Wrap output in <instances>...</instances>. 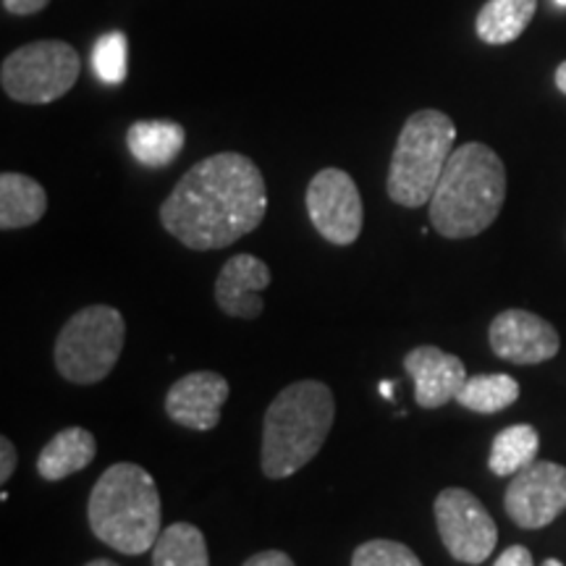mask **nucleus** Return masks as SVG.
I'll return each mask as SVG.
<instances>
[{
  "label": "nucleus",
  "mask_w": 566,
  "mask_h": 566,
  "mask_svg": "<svg viewBox=\"0 0 566 566\" xmlns=\"http://www.w3.org/2000/svg\"><path fill=\"white\" fill-rule=\"evenodd\" d=\"M265 179L242 153H218L197 163L160 205V223L184 247L223 250L263 223Z\"/></svg>",
  "instance_id": "1"
},
{
  "label": "nucleus",
  "mask_w": 566,
  "mask_h": 566,
  "mask_svg": "<svg viewBox=\"0 0 566 566\" xmlns=\"http://www.w3.org/2000/svg\"><path fill=\"white\" fill-rule=\"evenodd\" d=\"M506 200L504 160L483 142L451 153L433 197L430 223L446 239H470L493 226Z\"/></svg>",
  "instance_id": "2"
},
{
  "label": "nucleus",
  "mask_w": 566,
  "mask_h": 566,
  "mask_svg": "<svg viewBox=\"0 0 566 566\" xmlns=\"http://www.w3.org/2000/svg\"><path fill=\"white\" fill-rule=\"evenodd\" d=\"M334 391L321 380H296L275 396L263 422L260 464L271 480L292 478L313 462L334 428Z\"/></svg>",
  "instance_id": "3"
},
{
  "label": "nucleus",
  "mask_w": 566,
  "mask_h": 566,
  "mask_svg": "<svg viewBox=\"0 0 566 566\" xmlns=\"http://www.w3.org/2000/svg\"><path fill=\"white\" fill-rule=\"evenodd\" d=\"M160 516L158 485L139 464L108 467L90 493L87 520L92 533L124 556L153 551L163 533Z\"/></svg>",
  "instance_id": "4"
},
{
  "label": "nucleus",
  "mask_w": 566,
  "mask_h": 566,
  "mask_svg": "<svg viewBox=\"0 0 566 566\" xmlns=\"http://www.w3.org/2000/svg\"><path fill=\"white\" fill-rule=\"evenodd\" d=\"M457 126L441 111H417L401 126L391 166H388V197L401 208H422L433 197L446 163L454 153Z\"/></svg>",
  "instance_id": "5"
},
{
  "label": "nucleus",
  "mask_w": 566,
  "mask_h": 566,
  "mask_svg": "<svg viewBox=\"0 0 566 566\" xmlns=\"http://www.w3.org/2000/svg\"><path fill=\"white\" fill-rule=\"evenodd\" d=\"M124 338V315L111 304H90L61 328L53 349L55 367L69 384H101L122 357Z\"/></svg>",
  "instance_id": "6"
},
{
  "label": "nucleus",
  "mask_w": 566,
  "mask_h": 566,
  "mask_svg": "<svg viewBox=\"0 0 566 566\" xmlns=\"http://www.w3.org/2000/svg\"><path fill=\"white\" fill-rule=\"evenodd\" d=\"M80 53L63 40H38L21 45L3 61L0 84L11 101L45 105L59 101L80 80Z\"/></svg>",
  "instance_id": "7"
},
{
  "label": "nucleus",
  "mask_w": 566,
  "mask_h": 566,
  "mask_svg": "<svg viewBox=\"0 0 566 566\" xmlns=\"http://www.w3.org/2000/svg\"><path fill=\"white\" fill-rule=\"evenodd\" d=\"M433 509L438 535L457 562L483 564L493 554L499 527L478 495L464 488H443Z\"/></svg>",
  "instance_id": "8"
},
{
  "label": "nucleus",
  "mask_w": 566,
  "mask_h": 566,
  "mask_svg": "<svg viewBox=\"0 0 566 566\" xmlns=\"http://www.w3.org/2000/svg\"><path fill=\"white\" fill-rule=\"evenodd\" d=\"M307 212L325 242L349 247L363 233V197L354 179L342 168H323L307 187Z\"/></svg>",
  "instance_id": "9"
},
{
  "label": "nucleus",
  "mask_w": 566,
  "mask_h": 566,
  "mask_svg": "<svg viewBox=\"0 0 566 566\" xmlns=\"http://www.w3.org/2000/svg\"><path fill=\"white\" fill-rule=\"evenodd\" d=\"M504 506L516 527H548L558 514L566 512V467L533 462L520 470L506 488Z\"/></svg>",
  "instance_id": "10"
},
{
  "label": "nucleus",
  "mask_w": 566,
  "mask_h": 566,
  "mask_svg": "<svg viewBox=\"0 0 566 566\" xmlns=\"http://www.w3.org/2000/svg\"><path fill=\"white\" fill-rule=\"evenodd\" d=\"M488 338L495 357L514 365L548 363L562 349V338L554 325L527 310H504L495 315Z\"/></svg>",
  "instance_id": "11"
},
{
  "label": "nucleus",
  "mask_w": 566,
  "mask_h": 566,
  "mask_svg": "<svg viewBox=\"0 0 566 566\" xmlns=\"http://www.w3.org/2000/svg\"><path fill=\"white\" fill-rule=\"evenodd\" d=\"M229 399V380L218 373H189L168 388L166 415L189 430H212L221 422V409Z\"/></svg>",
  "instance_id": "12"
},
{
  "label": "nucleus",
  "mask_w": 566,
  "mask_h": 566,
  "mask_svg": "<svg viewBox=\"0 0 566 566\" xmlns=\"http://www.w3.org/2000/svg\"><path fill=\"white\" fill-rule=\"evenodd\" d=\"M405 370L412 375L415 401L422 409H441L449 401H457L467 384L462 359L438 346H415L412 352H407Z\"/></svg>",
  "instance_id": "13"
},
{
  "label": "nucleus",
  "mask_w": 566,
  "mask_h": 566,
  "mask_svg": "<svg viewBox=\"0 0 566 566\" xmlns=\"http://www.w3.org/2000/svg\"><path fill=\"white\" fill-rule=\"evenodd\" d=\"M268 286H271V268L254 254H237L218 273L216 304L229 317L254 321L265 310L260 292H265Z\"/></svg>",
  "instance_id": "14"
},
{
  "label": "nucleus",
  "mask_w": 566,
  "mask_h": 566,
  "mask_svg": "<svg viewBox=\"0 0 566 566\" xmlns=\"http://www.w3.org/2000/svg\"><path fill=\"white\" fill-rule=\"evenodd\" d=\"M97 454V441L90 430L84 428H66L55 433L51 441L42 446L38 457V472L48 483H59V480L82 472L84 467L92 464Z\"/></svg>",
  "instance_id": "15"
},
{
  "label": "nucleus",
  "mask_w": 566,
  "mask_h": 566,
  "mask_svg": "<svg viewBox=\"0 0 566 566\" xmlns=\"http://www.w3.org/2000/svg\"><path fill=\"white\" fill-rule=\"evenodd\" d=\"M48 195L40 181L24 174L0 176V229L17 231L34 226L45 216Z\"/></svg>",
  "instance_id": "16"
},
{
  "label": "nucleus",
  "mask_w": 566,
  "mask_h": 566,
  "mask_svg": "<svg viewBox=\"0 0 566 566\" xmlns=\"http://www.w3.org/2000/svg\"><path fill=\"white\" fill-rule=\"evenodd\" d=\"M184 126L176 122H137L126 132L132 158L145 168H166L184 150Z\"/></svg>",
  "instance_id": "17"
},
{
  "label": "nucleus",
  "mask_w": 566,
  "mask_h": 566,
  "mask_svg": "<svg viewBox=\"0 0 566 566\" xmlns=\"http://www.w3.org/2000/svg\"><path fill=\"white\" fill-rule=\"evenodd\" d=\"M537 11V0H488L480 9L475 30L478 38L488 45H506L514 42Z\"/></svg>",
  "instance_id": "18"
},
{
  "label": "nucleus",
  "mask_w": 566,
  "mask_h": 566,
  "mask_svg": "<svg viewBox=\"0 0 566 566\" xmlns=\"http://www.w3.org/2000/svg\"><path fill=\"white\" fill-rule=\"evenodd\" d=\"M537 449H541V436L533 424H509L493 438L488 467L493 475L514 478L516 472L537 462Z\"/></svg>",
  "instance_id": "19"
},
{
  "label": "nucleus",
  "mask_w": 566,
  "mask_h": 566,
  "mask_svg": "<svg viewBox=\"0 0 566 566\" xmlns=\"http://www.w3.org/2000/svg\"><path fill=\"white\" fill-rule=\"evenodd\" d=\"M153 566H210L205 535L189 522L166 527L153 546Z\"/></svg>",
  "instance_id": "20"
},
{
  "label": "nucleus",
  "mask_w": 566,
  "mask_h": 566,
  "mask_svg": "<svg viewBox=\"0 0 566 566\" xmlns=\"http://www.w3.org/2000/svg\"><path fill=\"white\" fill-rule=\"evenodd\" d=\"M516 399H520V384L512 375L491 373L467 378V384L457 396V405L478 415H495L512 407Z\"/></svg>",
  "instance_id": "21"
},
{
  "label": "nucleus",
  "mask_w": 566,
  "mask_h": 566,
  "mask_svg": "<svg viewBox=\"0 0 566 566\" xmlns=\"http://www.w3.org/2000/svg\"><path fill=\"white\" fill-rule=\"evenodd\" d=\"M92 69L103 84H122L129 71V42L124 32H108L92 48Z\"/></svg>",
  "instance_id": "22"
},
{
  "label": "nucleus",
  "mask_w": 566,
  "mask_h": 566,
  "mask_svg": "<svg viewBox=\"0 0 566 566\" xmlns=\"http://www.w3.org/2000/svg\"><path fill=\"white\" fill-rule=\"evenodd\" d=\"M352 566H422V562L405 543L378 537V541H367L354 551Z\"/></svg>",
  "instance_id": "23"
},
{
  "label": "nucleus",
  "mask_w": 566,
  "mask_h": 566,
  "mask_svg": "<svg viewBox=\"0 0 566 566\" xmlns=\"http://www.w3.org/2000/svg\"><path fill=\"white\" fill-rule=\"evenodd\" d=\"M17 446H13L9 438H0V483H9L13 472H17Z\"/></svg>",
  "instance_id": "24"
},
{
  "label": "nucleus",
  "mask_w": 566,
  "mask_h": 566,
  "mask_svg": "<svg viewBox=\"0 0 566 566\" xmlns=\"http://www.w3.org/2000/svg\"><path fill=\"white\" fill-rule=\"evenodd\" d=\"M242 566H296V564L292 562V556H286L283 551H260V554L247 558Z\"/></svg>",
  "instance_id": "25"
},
{
  "label": "nucleus",
  "mask_w": 566,
  "mask_h": 566,
  "mask_svg": "<svg viewBox=\"0 0 566 566\" xmlns=\"http://www.w3.org/2000/svg\"><path fill=\"white\" fill-rule=\"evenodd\" d=\"M493 566H535V562H533V554H530L525 546H512L495 558Z\"/></svg>",
  "instance_id": "26"
},
{
  "label": "nucleus",
  "mask_w": 566,
  "mask_h": 566,
  "mask_svg": "<svg viewBox=\"0 0 566 566\" xmlns=\"http://www.w3.org/2000/svg\"><path fill=\"white\" fill-rule=\"evenodd\" d=\"M51 0H3V9L13 13V17H32L40 13Z\"/></svg>",
  "instance_id": "27"
},
{
  "label": "nucleus",
  "mask_w": 566,
  "mask_h": 566,
  "mask_svg": "<svg viewBox=\"0 0 566 566\" xmlns=\"http://www.w3.org/2000/svg\"><path fill=\"white\" fill-rule=\"evenodd\" d=\"M556 87H558V92H564L566 95V61L556 69Z\"/></svg>",
  "instance_id": "28"
},
{
  "label": "nucleus",
  "mask_w": 566,
  "mask_h": 566,
  "mask_svg": "<svg viewBox=\"0 0 566 566\" xmlns=\"http://www.w3.org/2000/svg\"><path fill=\"white\" fill-rule=\"evenodd\" d=\"M84 566H118L116 562H111V558H95V562L84 564Z\"/></svg>",
  "instance_id": "29"
},
{
  "label": "nucleus",
  "mask_w": 566,
  "mask_h": 566,
  "mask_svg": "<svg viewBox=\"0 0 566 566\" xmlns=\"http://www.w3.org/2000/svg\"><path fill=\"white\" fill-rule=\"evenodd\" d=\"M380 391H384L386 396H391V394H394V386L388 384V380H384V386H380Z\"/></svg>",
  "instance_id": "30"
},
{
  "label": "nucleus",
  "mask_w": 566,
  "mask_h": 566,
  "mask_svg": "<svg viewBox=\"0 0 566 566\" xmlns=\"http://www.w3.org/2000/svg\"><path fill=\"white\" fill-rule=\"evenodd\" d=\"M541 566H564V564L558 562V558H546V562H543Z\"/></svg>",
  "instance_id": "31"
},
{
  "label": "nucleus",
  "mask_w": 566,
  "mask_h": 566,
  "mask_svg": "<svg viewBox=\"0 0 566 566\" xmlns=\"http://www.w3.org/2000/svg\"><path fill=\"white\" fill-rule=\"evenodd\" d=\"M556 3H558V6H564V9H566V0H556Z\"/></svg>",
  "instance_id": "32"
}]
</instances>
